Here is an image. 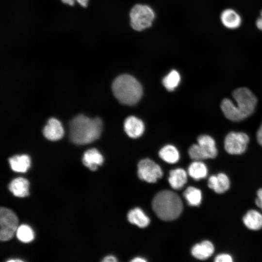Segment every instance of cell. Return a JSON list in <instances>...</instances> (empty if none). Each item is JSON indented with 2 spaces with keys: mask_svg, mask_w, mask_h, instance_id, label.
<instances>
[{
  "mask_svg": "<svg viewBox=\"0 0 262 262\" xmlns=\"http://www.w3.org/2000/svg\"><path fill=\"white\" fill-rule=\"evenodd\" d=\"M102 261L104 262H116L117 260L115 256L110 255L105 257Z\"/></svg>",
  "mask_w": 262,
  "mask_h": 262,
  "instance_id": "cell-30",
  "label": "cell"
},
{
  "mask_svg": "<svg viewBox=\"0 0 262 262\" xmlns=\"http://www.w3.org/2000/svg\"><path fill=\"white\" fill-rule=\"evenodd\" d=\"M16 236L18 240L23 243H29L34 239V233L32 229L27 225H21L16 230Z\"/></svg>",
  "mask_w": 262,
  "mask_h": 262,
  "instance_id": "cell-26",
  "label": "cell"
},
{
  "mask_svg": "<svg viewBox=\"0 0 262 262\" xmlns=\"http://www.w3.org/2000/svg\"><path fill=\"white\" fill-rule=\"evenodd\" d=\"M188 154L190 157L194 161H202L208 159L206 152L198 144H193L189 147Z\"/></svg>",
  "mask_w": 262,
  "mask_h": 262,
  "instance_id": "cell-27",
  "label": "cell"
},
{
  "mask_svg": "<svg viewBox=\"0 0 262 262\" xmlns=\"http://www.w3.org/2000/svg\"><path fill=\"white\" fill-rule=\"evenodd\" d=\"M188 173L194 180H199L207 176L208 170L207 165L201 161H194L189 165Z\"/></svg>",
  "mask_w": 262,
  "mask_h": 262,
  "instance_id": "cell-21",
  "label": "cell"
},
{
  "mask_svg": "<svg viewBox=\"0 0 262 262\" xmlns=\"http://www.w3.org/2000/svg\"><path fill=\"white\" fill-rule=\"evenodd\" d=\"M124 128L130 137L137 138L144 133L145 125L140 119L134 116H130L126 118L124 121Z\"/></svg>",
  "mask_w": 262,
  "mask_h": 262,
  "instance_id": "cell-11",
  "label": "cell"
},
{
  "mask_svg": "<svg viewBox=\"0 0 262 262\" xmlns=\"http://www.w3.org/2000/svg\"><path fill=\"white\" fill-rule=\"evenodd\" d=\"M260 16L262 18V9L260 11Z\"/></svg>",
  "mask_w": 262,
  "mask_h": 262,
  "instance_id": "cell-37",
  "label": "cell"
},
{
  "mask_svg": "<svg viewBox=\"0 0 262 262\" xmlns=\"http://www.w3.org/2000/svg\"><path fill=\"white\" fill-rule=\"evenodd\" d=\"M76 0L81 6L83 7H87L88 5V0Z\"/></svg>",
  "mask_w": 262,
  "mask_h": 262,
  "instance_id": "cell-32",
  "label": "cell"
},
{
  "mask_svg": "<svg viewBox=\"0 0 262 262\" xmlns=\"http://www.w3.org/2000/svg\"><path fill=\"white\" fill-rule=\"evenodd\" d=\"M18 219L11 209L1 207L0 209V240L6 241L15 235L18 228Z\"/></svg>",
  "mask_w": 262,
  "mask_h": 262,
  "instance_id": "cell-6",
  "label": "cell"
},
{
  "mask_svg": "<svg viewBox=\"0 0 262 262\" xmlns=\"http://www.w3.org/2000/svg\"><path fill=\"white\" fill-rule=\"evenodd\" d=\"M159 155L163 160L169 164H175L180 159L179 151L175 147L171 145L162 147L159 152Z\"/></svg>",
  "mask_w": 262,
  "mask_h": 262,
  "instance_id": "cell-23",
  "label": "cell"
},
{
  "mask_svg": "<svg viewBox=\"0 0 262 262\" xmlns=\"http://www.w3.org/2000/svg\"><path fill=\"white\" fill-rule=\"evenodd\" d=\"M215 251L213 243L207 240L195 244L191 249L194 257L199 260H205L211 257Z\"/></svg>",
  "mask_w": 262,
  "mask_h": 262,
  "instance_id": "cell-12",
  "label": "cell"
},
{
  "mask_svg": "<svg viewBox=\"0 0 262 262\" xmlns=\"http://www.w3.org/2000/svg\"><path fill=\"white\" fill-rule=\"evenodd\" d=\"M43 133L48 140L56 141L63 137L64 130L61 123L57 119L51 118L44 127Z\"/></svg>",
  "mask_w": 262,
  "mask_h": 262,
  "instance_id": "cell-13",
  "label": "cell"
},
{
  "mask_svg": "<svg viewBox=\"0 0 262 262\" xmlns=\"http://www.w3.org/2000/svg\"><path fill=\"white\" fill-rule=\"evenodd\" d=\"M187 181L186 172L182 168H177L169 172L168 182L174 189H181Z\"/></svg>",
  "mask_w": 262,
  "mask_h": 262,
  "instance_id": "cell-19",
  "label": "cell"
},
{
  "mask_svg": "<svg viewBox=\"0 0 262 262\" xmlns=\"http://www.w3.org/2000/svg\"><path fill=\"white\" fill-rule=\"evenodd\" d=\"M249 141V137L246 133L231 131L225 138L224 148L229 154L241 155L246 150Z\"/></svg>",
  "mask_w": 262,
  "mask_h": 262,
  "instance_id": "cell-7",
  "label": "cell"
},
{
  "mask_svg": "<svg viewBox=\"0 0 262 262\" xmlns=\"http://www.w3.org/2000/svg\"><path fill=\"white\" fill-rule=\"evenodd\" d=\"M82 163L92 171H96L98 165L103 162V158L96 148H91L86 151L83 156Z\"/></svg>",
  "mask_w": 262,
  "mask_h": 262,
  "instance_id": "cell-16",
  "label": "cell"
},
{
  "mask_svg": "<svg viewBox=\"0 0 262 262\" xmlns=\"http://www.w3.org/2000/svg\"><path fill=\"white\" fill-rule=\"evenodd\" d=\"M257 197L262 199V188L259 189L257 191Z\"/></svg>",
  "mask_w": 262,
  "mask_h": 262,
  "instance_id": "cell-35",
  "label": "cell"
},
{
  "mask_svg": "<svg viewBox=\"0 0 262 262\" xmlns=\"http://www.w3.org/2000/svg\"><path fill=\"white\" fill-rule=\"evenodd\" d=\"M256 138L259 144L262 146V124L257 131Z\"/></svg>",
  "mask_w": 262,
  "mask_h": 262,
  "instance_id": "cell-29",
  "label": "cell"
},
{
  "mask_svg": "<svg viewBox=\"0 0 262 262\" xmlns=\"http://www.w3.org/2000/svg\"><path fill=\"white\" fill-rule=\"evenodd\" d=\"M180 81L179 73L176 70H172L162 81L163 84L168 91H173L179 85Z\"/></svg>",
  "mask_w": 262,
  "mask_h": 262,
  "instance_id": "cell-25",
  "label": "cell"
},
{
  "mask_svg": "<svg viewBox=\"0 0 262 262\" xmlns=\"http://www.w3.org/2000/svg\"><path fill=\"white\" fill-rule=\"evenodd\" d=\"M256 26L258 30L262 32V18L259 16L256 20Z\"/></svg>",
  "mask_w": 262,
  "mask_h": 262,
  "instance_id": "cell-31",
  "label": "cell"
},
{
  "mask_svg": "<svg viewBox=\"0 0 262 262\" xmlns=\"http://www.w3.org/2000/svg\"><path fill=\"white\" fill-rule=\"evenodd\" d=\"M236 105L246 118L254 112L257 99L252 91L246 87H239L232 92Z\"/></svg>",
  "mask_w": 262,
  "mask_h": 262,
  "instance_id": "cell-5",
  "label": "cell"
},
{
  "mask_svg": "<svg viewBox=\"0 0 262 262\" xmlns=\"http://www.w3.org/2000/svg\"><path fill=\"white\" fill-rule=\"evenodd\" d=\"M230 185V181L229 177L223 172L210 176L208 180L209 188L218 194L227 192L229 189Z\"/></svg>",
  "mask_w": 262,
  "mask_h": 262,
  "instance_id": "cell-10",
  "label": "cell"
},
{
  "mask_svg": "<svg viewBox=\"0 0 262 262\" xmlns=\"http://www.w3.org/2000/svg\"><path fill=\"white\" fill-rule=\"evenodd\" d=\"M215 262H232L233 261L232 257L228 253H221L214 258Z\"/></svg>",
  "mask_w": 262,
  "mask_h": 262,
  "instance_id": "cell-28",
  "label": "cell"
},
{
  "mask_svg": "<svg viewBox=\"0 0 262 262\" xmlns=\"http://www.w3.org/2000/svg\"><path fill=\"white\" fill-rule=\"evenodd\" d=\"M12 169L17 172H25L30 166V157L27 155H15L9 159Z\"/></svg>",
  "mask_w": 262,
  "mask_h": 262,
  "instance_id": "cell-22",
  "label": "cell"
},
{
  "mask_svg": "<svg viewBox=\"0 0 262 262\" xmlns=\"http://www.w3.org/2000/svg\"><path fill=\"white\" fill-rule=\"evenodd\" d=\"M102 128L100 118H90L83 115H78L70 122V139L75 144H89L99 137Z\"/></svg>",
  "mask_w": 262,
  "mask_h": 262,
  "instance_id": "cell-1",
  "label": "cell"
},
{
  "mask_svg": "<svg viewBox=\"0 0 262 262\" xmlns=\"http://www.w3.org/2000/svg\"><path fill=\"white\" fill-rule=\"evenodd\" d=\"M242 220L244 225L250 230L257 231L262 229V213L256 210H248Z\"/></svg>",
  "mask_w": 262,
  "mask_h": 262,
  "instance_id": "cell-15",
  "label": "cell"
},
{
  "mask_svg": "<svg viewBox=\"0 0 262 262\" xmlns=\"http://www.w3.org/2000/svg\"><path fill=\"white\" fill-rule=\"evenodd\" d=\"M147 260L146 259L140 257L134 258L131 261V262H145Z\"/></svg>",
  "mask_w": 262,
  "mask_h": 262,
  "instance_id": "cell-33",
  "label": "cell"
},
{
  "mask_svg": "<svg viewBox=\"0 0 262 262\" xmlns=\"http://www.w3.org/2000/svg\"><path fill=\"white\" fill-rule=\"evenodd\" d=\"M7 262H23L22 260H21L20 259H11V260H8Z\"/></svg>",
  "mask_w": 262,
  "mask_h": 262,
  "instance_id": "cell-36",
  "label": "cell"
},
{
  "mask_svg": "<svg viewBox=\"0 0 262 262\" xmlns=\"http://www.w3.org/2000/svg\"><path fill=\"white\" fill-rule=\"evenodd\" d=\"M130 18L132 29L136 31H141L151 26L155 14L148 5L137 4L131 8Z\"/></svg>",
  "mask_w": 262,
  "mask_h": 262,
  "instance_id": "cell-4",
  "label": "cell"
},
{
  "mask_svg": "<svg viewBox=\"0 0 262 262\" xmlns=\"http://www.w3.org/2000/svg\"><path fill=\"white\" fill-rule=\"evenodd\" d=\"M137 167L138 177L147 182L154 183L163 176V171L159 165L149 159L141 160Z\"/></svg>",
  "mask_w": 262,
  "mask_h": 262,
  "instance_id": "cell-8",
  "label": "cell"
},
{
  "mask_svg": "<svg viewBox=\"0 0 262 262\" xmlns=\"http://www.w3.org/2000/svg\"><path fill=\"white\" fill-rule=\"evenodd\" d=\"M183 196L188 204L192 206H198L201 203V191L196 187L189 186L183 192Z\"/></svg>",
  "mask_w": 262,
  "mask_h": 262,
  "instance_id": "cell-24",
  "label": "cell"
},
{
  "mask_svg": "<svg viewBox=\"0 0 262 262\" xmlns=\"http://www.w3.org/2000/svg\"><path fill=\"white\" fill-rule=\"evenodd\" d=\"M61 0L64 3L72 6L74 4L75 0Z\"/></svg>",
  "mask_w": 262,
  "mask_h": 262,
  "instance_id": "cell-34",
  "label": "cell"
},
{
  "mask_svg": "<svg viewBox=\"0 0 262 262\" xmlns=\"http://www.w3.org/2000/svg\"><path fill=\"white\" fill-rule=\"evenodd\" d=\"M199 144L206 152L208 159L215 158L218 154L215 141L210 135L203 134L200 135L197 139Z\"/></svg>",
  "mask_w": 262,
  "mask_h": 262,
  "instance_id": "cell-18",
  "label": "cell"
},
{
  "mask_svg": "<svg viewBox=\"0 0 262 262\" xmlns=\"http://www.w3.org/2000/svg\"><path fill=\"white\" fill-rule=\"evenodd\" d=\"M127 217L131 224L136 225L139 228H145L150 223L148 217L139 208H135L130 210L128 213Z\"/></svg>",
  "mask_w": 262,
  "mask_h": 262,
  "instance_id": "cell-20",
  "label": "cell"
},
{
  "mask_svg": "<svg viewBox=\"0 0 262 262\" xmlns=\"http://www.w3.org/2000/svg\"><path fill=\"white\" fill-rule=\"evenodd\" d=\"M220 107L224 115L230 121L238 122L246 119L236 104L230 99H223Z\"/></svg>",
  "mask_w": 262,
  "mask_h": 262,
  "instance_id": "cell-14",
  "label": "cell"
},
{
  "mask_svg": "<svg viewBox=\"0 0 262 262\" xmlns=\"http://www.w3.org/2000/svg\"><path fill=\"white\" fill-rule=\"evenodd\" d=\"M219 19L222 25L225 28L231 30L239 28L243 21L240 14L231 8L223 10L220 14Z\"/></svg>",
  "mask_w": 262,
  "mask_h": 262,
  "instance_id": "cell-9",
  "label": "cell"
},
{
  "mask_svg": "<svg viewBox=\"0 0 262 262\" xmlns=\"http://www.w3.org/2000/svg\"><path fill=\"white\" fill-rule=\"evenodd\" d=\"M112 91L118 101L126 105L136 104L143 95L140 83L128 74L121 75L115 79L112 84Z\"/></svg>",
  "mask_w": 262,
  "mask_h": 262,
  "instance_id": "cell-3",
  "label": "cell"
},
{
  "mask_svg": "<svg viewBox=\"0 0 262 262\" xmlns=\"http://www.w3.org/2000/svg\"><path fill=\"white\" fill-rule=\"evenodd\" d=\"M152 207L157 216L164 221L177 218L183 209L180 197L169 190H163L158 193L152 200Z\"/></svg>",
  "mask_w": 262,
  "mask_h": 262,
  "instance_id": "cell-2",
  "label": "cell"
},
{
  "mask_svg": "<svg viewBox=\"0 0 262 262\" xmlns=\"http://www.w3.org/2000/svg\"><path fill=\"white\" fill-rule=\"evenodd\" d=\"M29 182L23 178L18 177L12 180L9 185L10 191L18 197H25L29 195Z\"/></svg>",
  "mask_w": 262,
  "mask_h": 262,
  "instance_id": "cell-17",
  "label": "cell"
}]
</instances>
